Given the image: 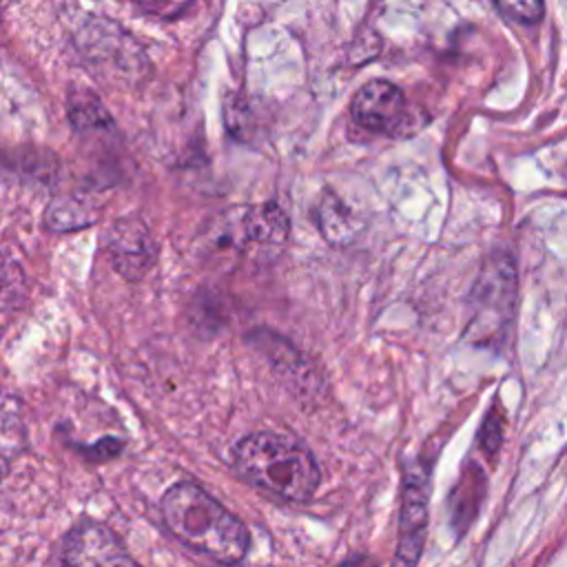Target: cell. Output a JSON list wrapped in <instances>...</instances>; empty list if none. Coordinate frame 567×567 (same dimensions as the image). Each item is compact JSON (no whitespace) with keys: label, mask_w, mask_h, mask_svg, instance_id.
Returning <instances> with one entry per match:
<instances>
[{"label":"cell","mask_w":567,"mask_h":567,"mask_svg":"<svg viewBox=\"0 0 567 567\" xmlns=\"http://www.w3.org/2000/svg\"><path fill=\"white\" fill-rule=\"evenodd\" d=\"M290 230L286 213L277 204L252 206L244 215V235L257 244H281Z\"/></svg>","instance_id":"cell-9"},{"label":"cell","mask_w":567,"mask_h":567,"mask_svg":"<svg viewBox=\"0 0 567 567\" xmlns=\"http://www.w3.org/2000/svg\"><path fill=\"white\" fill-rule=\"evenodd\" d=\"M69 113H71V120L75 122V126L82 131L111 124L102 102L89 91H75V95L69 102Z\"/></svg>","instance_id":"cell-11"},{"label":"cell","mask_w":567,"mask_h":567,"mask_svg":"<svg viewBox=\"0 0 567 567\" xmlns=\"http://www.w3.org/2000/svg\"><path fill=\"white\" fill-rule=\"evenodd\" d=\"M233 461L248 483L286 501H308L319 485L315 456L290 434H248L235 445Z\"/></svg>","instance_id":"cell-2"},{"label":"cell","mask_w":567,"mask_h":567,"mask_svg":"<svg viewBox=\"0 0 567 567\" xmlns=\"http://www.w3.org/2000/svg\"><path fill=\"white\" fill-rule=\"evenodd\" d=\"M144 11L157 18H177L190 7L193 0H135Z\"/></svg>","instance_id":"cell-14"},{"label":"cell","mask_w":567,"mask_h":567,"mask_svg":"<svg viewBox=\"0 0 567 567\" xmlns=\"http://www.w3.org/2000/svg\"><path fill=\"white\" fill-rule=\"evenodd\" d=\"M109 250L113 266L126 279H140L153 261L151 235L137 219H122L109 235Z\"/></svg>","instance_id":"cell-7"},{"label":"cell","mask_w":567,"mask_h":567,"mask_svg":"<svg viewBox=\"0 0 567 567\" xmlns=\"http://www.w3.org/2000/svg\"><path fill=\"white\" fill-rule=\"evenodd\" d=\"M317 224L330 244H343L352 235L350 215H348L346 206L332 193H326L323 199L319 202Z\"/></svg>","instance_id":"cell-10"},{"label":"cell","mask_w":567,"mask_h":567,"mask_svg":"<svg viewBox=\"0 0 567 567\" xmlns=\"http://www.w3.org/2000/svg\"><path fill=\"white\" fill-rule=\"evenodd\" d=\"M352 120L383 135H408L423 126V117H412V109L403 91L388 80L365 82L350 102Z\"/></svg>","instance_id":"cell-4"},{"label":"cell","mask_w":567,"mask_h":567,"mask_svg":"<svg viewBox=\"0 0 567 567\" xmlns=\"http://www.w3.org/2000/svg\"><path fill=\"white\" fill-rule=\"evenodd\" d=\"M427 532V467L405 472L399 545L392 567H416Z\"/></svg>","instance_id":"cell-5"},{"label":"cell","mask_w":567,"mask_h":567,"mask_svg":"<svg viewBox=\"0 0 567 567\" xmlns=\"http://www.w3.org/2000/svg\"><path fill=\"white\" fill-rule=\"evenodd\" d=\"M339 567H379V563L372 560L370 556H354V558H348L346 563H341Z\"/></svg>","instance_id":"cell-15"},{"label":"cell","mask_w":567,"mask_h":567,"mask_svg":"<svg viewBox=\"0 0 567 567\" xmlns=\"http://www.w3.org/2000/svg\"><path fill=\"white\" fill-rule=\"evenodd\" d=\"M60 567H142L135 563L117 536L100 523L73 527L62 545Z\"/></svg>","instance_id":"cell-6"},{"label":"cell","mask_w":567,"mask_h":567,"mask_svg":"<svg viewBox=\"0 0 567 567\" xmlns=\"http://www.w3.org/2000/svg\"><path fill=\"white\" fill-rule=\"evenodd\" d=\"M503 430H505V412L501 408V403H494L487 412V416L483 419L481 432H478V443L483 447V452L494 454L498 452L501 443H503Z\"/></svg>","instance_id":"cell-13"},{"label":"cell","mask_w":567,"mask_h":567,"mask_svg":"<svg viewBox=\"0 0 567 567\" xmlns=\"http://www.w3.org/2000/svg\"><path fill=\"white\" fill-rule=\"evenodd\" d=\"M496 11L516 24H536L545 16L543 0H494Z\"/></svg>","instance_id":"cell-12"},{"label":"cell","mask_w":567,"mask_h":567,"mask_svg":"<svg viewBox=\"0 0 567 567\" xmlns=\"http://www.w3.org/2000/svg\"><path fill=\"white\" fill-rule=\"evenodd\" d=\"M162 518L175 538L221 565H237L248 551L246 525L195 483L182 481L164 494Z\"/></svg>","instance_id":"cell-1"},{"label":"cell","mask_w":567,"mask_h":567,"mask_svg":"<svg viewBox=\"0 0 567 567\" xmlns=\"http://www.w3.org/2000/svg\"><path fill=\"white\" fill-rule=\"evenodd\" d=\"M516 297V270L507 255H492L472 290L470 334L476 341H492L507 330Z\"/></svg>","instance_id":"cell-3"},{"label":"cell","mask_w":567,"mask_h":567,"mask_svg":"<svg viewBox=\"0 0 567 567\" xmlns=\"http://www.w3.org/2000/svg\"><path fill=\"white\" fill-rule=\"evenodd\" d=\"M483 494H485V476H483L481 467L467 465V470L461 474V478L450 496L452 525L456 527V532H465V527L476 518Z\"/></svg>","instance_id":"cell-8"}]
</instances>
